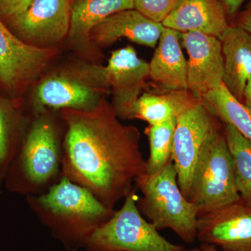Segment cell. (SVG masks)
Masks as SVG:
<instances>
[{"label": "cell", "mask_w": 251, "mask_h": 251, "mask_svg": "<svg viewBox=\"0 0 251 251\" xmlns=\"http://www.w3.org/2000/svg\"><path fill=\"white\" fill-rule=\"evenodd\" d=\"M72 2V0H34L23 13L5 23L24 42L51 49L69 36Z\"/></svg>", "instance_id": "cell-9"}, {"label": "cell", "mask_w": 251, "mask_h": 251, "mask_svg": "<svg viewBox=\"0 0 251 251\" xmlns=\"http://www.w3.org/2000/svg\"><path fill=\"white\" fill-rule=\"evenodd\" d=\"M242 103L251 110V77L246 85Z\"/></svg>", "instance_id": "cell-28"}, {"label": "cell", "mask_w": 251, "mask_h": 251, "mask_svg": "<svg viewBox=\"0 0 251 251\" xmlns=\"http://www.w3.org/2000/svg\"><path fill=\"white\" fill-rule=\"evenodd\" d=\"M29 121H27L17 108L0 97V188Z\"/></svg>", "instance_id": "cell-20"}, {"label": "cell", "mask_w": 251, "mask_h": 251, "mask_svg": "<svg viewBox=\"0 0 251 251\" xmlns=\"http://www.w3.org/2000/svg\"><path fill=\"white\" fill-rule=\"evenodd\" d=\"M49 110L34 112L5 177L10 192L27 196L46 192L62 178L66 130Z\"/></svg>", "instance_id": "cell-3"}, {"label": "cell", "mask_w": 251, "mask_h": 251, "mask_svg": "<svg viewBox=\"0 0 251 251\" xmlns=\"http://www.w3.org/2000/svg\"><path fill=\"white\" fill-rule=\"evenodd\" d=\"M135 188L142 193L137 201L138 210L158 230L171 229L184 242H195L198 209L181 192L173 159L158 173L138 177Z\"/></svg>", "instance_id": "cell-4"}, {"label": "cell", "mask_w": 251, "mask_h": 251, "mask_svg": "<svg viewBox=\"0 0 251 251\" xmlns=\"http://www.w3.org/2000/svg\"><path fill=\"white\" fill-rule=\"evenodd\" d=\"M251 1H250V4H249V6H251Z\"/></svg>", "instance_id": "cell-30"}, {"label": "cell", "mask_w": 251, "mask_h": 251, "mask_svg": "<svg viewBox=\"0 0 251 251\" xmlns=\"http://www.w3.org/2000/svg\"><path fill=\"white\" fill-rule=\"evenodd\" d=\"M162 25L180 33L198 31L219 39L229 27L221 0H181Z\"/></svg>", "instance_id": "cell-15"}, {"label": "cell", "mask_w": 251, "mask_h": 251, "mask_svg": "<svg viewBox=\"0 0 251 251\" xmlns=\"http://www.w3.org/2000/svg\"><path fill=\"white\" fill-rule=\"evenodd\" d=\"M109 90L102 67L82 64L44 79L36 88L34 112L92 110Z\"/></svg>", "instance_id": "cell-6"}, {"label": "cell", "mask_w": 251, "mask_h": 251, "mask_svg": "<svg viewBox=\"0 0 251 251\" xmlns=\"http://www.w3.org/2000/svg\"><path fill=\"white\" fill-rule=\"evenodd\" d=\"M34 0H0V17L4 22L23 13Z\"/></svg>", "instance_id": "cell-25"}, {"label": "cell", "mask_w": 251, "mask_h": 251, "mask_svg": "<svg viewBox=\"0 0 251 251\" xmlns=\"http://www.w3.org/2000/svg\"><path fill=\"white\" fill-rule=\"evenodd\" d=\"M240 199L224 124L211 135L198 163L191 202L198 216Z\"/></svg>", "instance_id": "cell-7"}, {"label": "cell", "mask_w": 251, "mask_h": 251, "mask_svg": "<svg viewBox=\"0 0 251 251\" xmlns=\"http://www.w3.org/2000/svg\"><path fill=\"white\" fill-rule=\"evenodd\" d=\"M235 26L242 28L251 34V5L246 11L239 15Z\"/></svg>", "instance_id": "cell-26"}, {"label": "cell", "mask_w": 251, "mask_h": 251, "mask_svg": "<svg viewBox=\"0 0 251 251\" xmlns=\"http://www.w3.org/2000/svg\"><path fill=\"white\" fill-rule=\"evenodd\" d=\"M59 113L66 125L62 176L114 209L147 173L140 130L122 124L105 97L92 110L63 109Z\"/></svg>", "instance_id": "cell-1"}, {"label": "cell", "mask_w": 251, "mask_h": 251, "mask_svg": "<svg viewBox=\"0 0 251 251\" xmlns=\"http://www.w3.org/2000/svg\"><path fill=\"white\" fill-rule=\"evenodd\" d=\"M220 40L224 63L223 84L242 102L251 77V34L237 26L229 25Z\"/></svg>", "instance_id": "cell-17"}, {"label": "cell", "mask_w": 251, "mask_h": 251, "mask_svg": "<svg viewBox=\"0 0 251 251\" xmlns=\"http://www.w3.org/2000/svg\"><path fill=\"white\" fill-rule=\"evenodd\" d=\"M224 127L239 197L251 205V142L232 126L224 124Z\"/></svg>", "instance_id": "cell-22"}, {"label": "cell", "mask_w": 251, "mask_h": 251, "mask_svg": "<svg viewBox=\"0 0 251 251\" xmlns=\"http://www.w3.org/2000/svg\"><path fill=\"white\" fill-rule=\"evenodd\" d=\"M134 188L119 210L91 236L87 251H187L161 236L151 222L144 219L137 206Z\"/></svg>", "instance_id": "cell-5"}, {"label": "cell", "mask_w": 251, "mask_h": 251, "mask_svg": "<svg viewBox=\"0 0 251 251\" xmlns=\"http://www.w3.org/2000/svg\"><path fill=\"white\" fill-rule=\"evenodd\" d=\"M176 118L156 125H149L146 129L150 156L147 160V173L155 174L173 159V138Z\"/></svg>", "instance_id": "cell-23"}, {"label": "cell", "mask_w": 251, "mask_h": 251, "mask_svg": "<svg viewBox=\"0 0 251 251\" xmlns=\"http://www.w3.org/2000/svg\"><path fill=\"white\" fill-rule=\"evenodd\" d=\"M134 9V0H72L69 37L72 44L87 47L91 31L109 16Z\"/></svg>", "instance_id": "cell-18"}, {"label": "cell", "mask_w": 251, "mask_h": 251, "mask_svg": "<svg viewBox=\"0 0 251 251\" xmlns=\"http://www.w3.org/2000/svg\"><path fill=\"white\" fill-rule=\"evenodd\" d=\"M0 251H1V250H0Z\"/></svg>", "instance_id": "cell-31"}, {"label": "cell", "mask_w": 251, "mask_h": 251, "mask_svg": "<svg viewBox=\"0 0 251 251\" xmlns=\"http://www.w3.org/2000/svg\"><path fill=\"white\" fill-rule=\"evenodd\" d=\"M181 0H134V9L145 17L162 23Z\"/></svg>", "instance_id": "cell-24"}, {"label": "cell", "mask_w": 251, "mask_h": 251, "mask_svg": "<svg viewBox=\"0 0 251 251\" xmlns=\"http://www.w3.org/2000/svg\"><path fill=\"white\" fill-rule=\"evenodd\" d=\"M26 201L37 219L69 251L85 248L91 236L115 212L64 176L46 192L27 196Z\"/></svg>", "instance_id": "cell-2"}, {"label": "cell", "mask_w": 251, "mask_h": 251, "mask_svg": "<svg viewBox=\"0 0 251 251\" xmlns=\"http://www.w3.org/2000/svg\"><path fill=\"white\" fill-rule=\"evenodd\" d=\"M201 99L176 117L173 158L177 182L185 197L191 201L198 163L211 135L222 126Z\"/></svg>", "instance_id": "cell-8"}, {"label": "cell", "mask_w": 251, "mask_h": 251, "mask_svg": "<svg viewBox=\"0 0 251 251\" xmlns=\"http://www.w3.org/2000/svg\"><path fill=\"white\" fill-rule=\"evenodd\" d=\"M203 104L224 124H228L251 142V110L232 95L224 84L202 96Z\"/></svg>", "instance_id": "cell-21"}, {"label": "cell", "mask_w": 251, "mask_h": 251, "mask_svg": "<svg viewBox=\"0 0 251 251\" xmlns=\"http://www.w3.org/2000/svg\"><path fill=\"white\" fill-rule=\"evenodd\" d=\"M197 239L223 251H251V205L239 199L198 216Z\"/></svg>", "instance_id": "cell-12"}, {"label": "cell", "mask_w": 251, "mask_h": 251, "mask_svg": "<svg viewBox=\"0 0 251 251\" xmlns=\"http://www.w3.org/2000/svg\"><path fill=\"white\" fill-rule=\"evenodd\" d=\"M52 50L24 42L0 17V86L14 96L21 93L44 70Z\"/></svg>", "instance_id": "cell-10"}, {"label": "cell", "mask_w": 251, "mask_h": 251, "mask_svg": "<svg viewBox=\"0 0 251 251\" xmlns=\"http://www.w3.org/2000/svg\"><path fill=\"white\" fill-rule=\"evenodd\" d=\"M244 1L245 0H221L227 16H230L237 14Z\"/></svg>", "instance_id": "cell-27"}, {"label": "cell", "mask_w": 251, "mask_h": 251, "mask_svg": "<svg viewBox=\"0 0 251 251\" xmlns=\"http://www.w3.org/2000/svg\"><path fill=\"white\" fill-rule=\"evenodd\" d=\"M187 251H223L221 249H218V247L216 246L212 245V244H204L202 243V244L199 247L194 248L192 249H188Z\"/></svg>", "instance_id": "cell-29"}, {"label": "cell", "mask_w": 251, "mask_h": 251, "mask_svg": "<svg viewBox=\"0 0 251 251\" xmlns=\"http://www.w3.org/2000/svg\"><path fill=\"white\" fill-rule=\"evenodd\" d=\"M180 32L163 26L150 66V78L166 92L188 90L187 60L180 45Z\"/></svg>", "instance_id": "cell-16"}, {"label": "cell", "mask_w": 251, "mask_h": 251, "mask_svg": "<svg viewBox=\"0 0 251 251\" xmlns=\"http://www.w3.org/2000/svg\"><path fill=\"white\" fill-rule=\"evenodd\" d=\"M104 76L113 94V103L120 120H133V109L150 78L149 63L140 58L128 46L112 52L108 64L102 67Z\"/></svg>", "instance_id": "cell-11"}, {"label": "cell", "mask_w": 251, "mask_h": 251, "mask_svg": "<svg viewBox=\"0 0 251 251\" xmlns=\"http://www.w3.org/2000/svg\"><path fill=\"white\" fill-rule=\"evenodd\" d=\"M197 97L188 90L171 91L165 94L144 93L135 103L133 119L156 125L176 118L196 103Z\"/></svg>", "instance_id": "cell-19"}, {"label": "cell", "mask_w": 251, "mask_h": 251, "mask_svg": "<svg viewBox=\"0 0 251 251\" xmlns=\"http://www.w3.org/2000/svg\"><path fill=\"white\" fill-rule=\"evenodd\" d=\"M188 55V90L198 99L223 84L222 45L219 38L198 31L180 33Z\"/></svg>", "instance_id": "cell-13"}, {"label": "cell", "mask_w": 251, "mask_h": 251, "mask_svg": "<svg viewBox=\"0 0 251 251\" xmlns=\"http://www.w3.org/2000/svg\"><path fill=\"white\" fill-rule=\"evenodd\" d=\"M162 23L145 17L135 9H127L109 16L92 29L91 42L100 46L111 45L120 39L156 48L163 31Z\"/></svg>", "instance_id": "cell-14"}]
</instances>
